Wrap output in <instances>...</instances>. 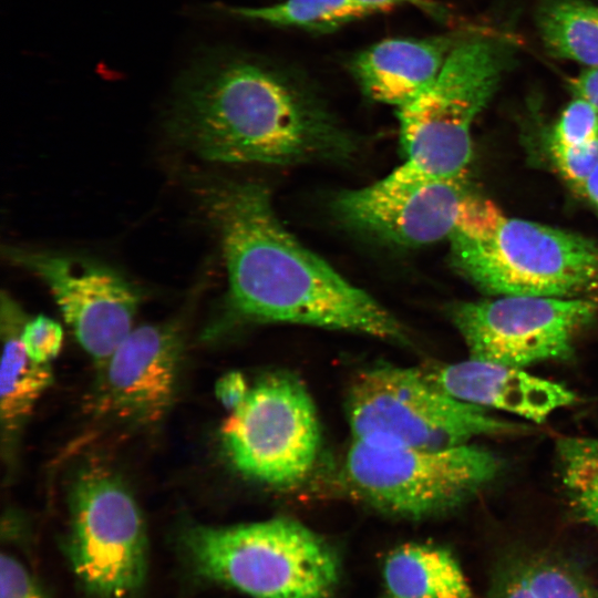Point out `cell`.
<instances>
[{
  "mask_svg": "<svg viewBox=\"0 0 598 598\" xmlns=\"http://www.w3.org/2000/svg\"><path fill=\"white\" fill-rule=\"evenodd\" d=\"M168 123L179 142L215 162L293 165L344 159L354 151V140L300 74L224 48L195 58Z\"/></svg>",
  "mask_w": 598,
  "mask_h": 598,
  "instance_id": "cell-1",
  "label": "cell"
},
{
  "mask_svg": "<svg viewBox=\"0 0 598 598\" xmlns=\"http://www.w3.org/2000/svg\"><path fill=\"white\" fill-rule=\"evenodd\" d=\"M199 196L219 235L228 305L236 315L406 342L404 327L391 312L285 228L265 186L212 184Z\"/></svg>",
  "mask_w": 598,
  "mask_h": 598,
  "instance_id": "cell-2",
  "label": "cell"
},
{
  "mask_svg": "<svg viewBox=\"0 0 598 598\" xmlns=\"http://www.w3.org/2000/svg\"><path fill=\"white\" fill-rule=\"evenodd\" d=\"M453 267L484 293L598 299V241L511 218L485 202L448 237Z\"/></svg>",
  "mask_w": 598,
  "mask_h": 598,
  "instance_id": "cell-3",
  "label": "cell"
},
{
  "mask_svg": "<svg viewBox=\"0 0 598 598\" xmlns=\"http://www.w3.org/2000/svg\"><path fill=\"white\" fill-rule=\"evenodd\" d=\"M181 542L196 575L251 598H333L340 580L334 548L287 517L194 525Z\"/></svg>",
  "mask_w": 598,
  "mask_h": 598,
  "instance_id": "cell-4",
  "label": "cell"
},
{
  "mask_svg": "<svg viewBox=\"0 0 598 598\" xmlns=\"http://www.w3.org/2000/svg\"><path fill=\"white\" fill-rule=\"evenodd\" d=\"M508 44L491 37L463 39L436 80L398 109L405 167L433 178L465 176L472 125L512 61Z\"/></svg>",
  "mask_w": 598,
  "mask_h": 598,
  "instance_id": "cell-5",
  "label": "cell"
},
{
  "mask_svg": "<svg viewBox=\"0 0 598 598\" xmlns=\"http://www.w3.org/2000/svg\"><path fill=\"white\" fill-rule=\"evenodd\" d=\"M501 470V460L476 445L424 450L353 439L342 475L350 492L370 506L422 519L463 505Z\"/></svg>",
  "mask_w": 598,
  "mask_h": 598,
  "instance_id": "cell-6",
  "label": "cell"
},
{
  "mask_svg": "<svg viewBox=\"0 0 598 598\" xmlns=\"http://www.w3.org/2000/svg\"><path fill=\"white\" fill-rule=\"evenodd\" d=\"M346 410L353 439L413 448H450L477 436L522 430L448 395L421 370L393 365L359 373L349 388Z\"/></svg>",
  "mask_w": 598,
  "mask_h": 598,
  "instance_id": "cell-7",
  "label": "cell"
},
{
  "mask_svg": "<svg viewBox=\"0 0 598 598\" xmlns=\"http://www.w3.org/2000/svg\"><path fill=\"white\" fill-rule=\"evenodd\" d=\"M68 555L82 588L93 598H133L147 571L142 513L111 471L89 467L70 496Z\"/></svg>",
  "mask_w": 598,
  "mask_h": 598,
  "instance_id": "cell-8",
  "label": "cell"
},
{
  "mask_svg": "<svg viewBox=\"0 0 598 598\" xmlns=\"http://www.w3.org/2000/svg\"><path fill=\"white\" fill-rule=\"evenodd\" d=\"M224 450L243 475L288 486L312 468L320 444L313 401L292 374L261 378L220 429Z\"/></svg>",
  "mask_w": 598,
  "mask_h": 598,
  "instance_id": "cell-9",
  "label": "cell"
},
{
  "mask_svg": "<svg viewBox=\"0 0 598 598\" xmlns=\"http://www.w3.org/2000/svg\"><path fill=\"white\" fill-rule=\"evenodd\" d=\"M597 315L595 298L501 296L451 309L470 358L520 369L568 360Z\"/></svg>",
  "mask_w": 598,
  "mask_h": 598,
  "instance_id": "cell-10",
  "label": "cell"
},
{
  "mask_svg": "<svg viewBox=\"0 0 598 598\" xmlns=\"http://www.w3.org/2000/svg\"><path fill=\"white\" fill-rule=\"evenodd\" d=\"M481 196L465 176L433 178L401 164L384 178L339 194L337 216L353 229L402 246L448 239Z\"/></svg>",
  "mask_w": 598,
  "mask_h": 598,
  "instance_id": "cell-11",
  "label": "cell"
},
{
  "mask_svg": "<svg viewBox=\"0 0 598 598\" xmlns=\"http://www.w3.org/2000/svg\"><path fill=\"white\" fill-rule=\"evenodd\" d=\"M7 256L49 286L76 340L100 365L133 329L140 297L113 269L21 248H8Z\"/></svg>",
  "mask_w": 598,
  "mask_h": 598,
  "instance_id": "cell-12",
  "label": "cell"
},
{
  "mask_svg": "<svg viewBox=\"0 0 598 598\" xmlns=\"http://www.w3.org/2000/svg\"><path fill=\"white\" fill-rule=\"evenodd\" d=\"M182 349L176 322L132 329L100 365L92 410L136 424L158 422L175 396Z\"/></svg>",
  "mask_w": 598,
  "mask_h": 598,
  "instance_id": "cell-13",
  "label": "cell"
},
{
  "mask_svg": "<svg viewBox=\"0 0 598 598\" xmlns=\"http://www.w3.org/2000/svg\"><path fill=\"white\" fill-rule=\"evenodd\" d=\"M421 371L453 398L536 423L576 401L575 393L560 383L532 375L520 368L472 358Z\"/></svg>",
  "mask_w": 598,
  "mask_h": 598,
  "instance_id": "cell-14",
  "label": "cell"
},
{
  "mask_svg": "<svg viewBox=\"0 0 598 598\" xmlns=\"http://www.w3.org/2000/svg\"><path fill=\"white\" fill-rule=\"evenodd\" d=\"M463 39L454 34L385 39L353 54L348 71L367 97L399 109L436 80Z\"/></svg>",
  "mask_w": 598,
  "mask_h": 598,
  "instance_id": "cell-15",
  "label": "cell"
},
{
  "mask_svg": "<svg viewBox=\"0 0 598 598\" xmlns=\"http://www.w3.org/2000/svg\"><path fill=\"white\" fill-rule=\"evenodd\" d=\"M25 323L19 306L4 292L1 297V425L10 442L31 414L37 401L51 385L49 363H38L25 352L21 330Z\"/></svg>",
  "mask_w": 598,
  "mask_h": 598,
  "instance_id": "cell-16",
  "label": "cell"
},
{
  "mask_svg": "<svg viewBox=\"0 0 598 598\" xmlns=\"http://www.w3.org/2000/svg\"><path fill=\"white\" fill-rule=\"evenodd\" d=\"M390 598H475L453 554L430 544H405L383 564Z\"/></svg>",
  "mask_w": 598,
  "mask_h": 598,
  "instance_id": "cell-17",
  "label": "cell"
},
{
  "mask_svg": "<svg viewBox=\"0 0 598 598\" xmlns=\"http://www.w3.org/2000/svg\"><path fill=\"white\" fill-rule=\"evenodd\" d=\"M491 598H598V588L576 566L549 556H526L497 571Z\"/></svg>",
  "mask_w": 598,
  "mask_h": 598,
  "instance_id": "cell-18",
  "label": "cell"
},
{
  "mask_svg": "<svg viewBox=\"0 0 598 598\" xmlns=\"http://www.w3.org/2000/svg\"><path fill=\"white\" fill-rule=\"evenodd\" d=\"M392 9L365 0H282L264 7H224L228 14L281 28L330 32Z\"/></svg>",
  "mask_w": 598,
  "mask_h": 598,
  "instance_id": "cell-19",
  "label": "cell"
},
{
  "mask_svg": "<svg viewBox=\"0 0 598 598\" xmlns=\"http://www.w3.org/2000/svg\"><path fill=\"white\" fill-rule=\"evenodd\" d=\"M536 21L551 55L598 66V20L592 4L581 0H543Z\"/></svg>",
  "mask_w": 598,
  "mask_h": 598,
  "instance_id": "cell-20",
  "label": "cell"
},
{
  "mask_svg": "<svg viewBox=\"0 0 598 598\" xmlns=\"http://www.w3.org/2000/svg\"><path fill=\"white\" fill-rule=\"evenodd\" d=\"M560 482L575 513L598 530V436H566L557 442Z\"/></svg>",
  "mask_w": 598,
  "mask_h": 598,
  "instance_id": "cell-21",
  "label": "cell"
},
{
  "mask_svg": "<svg viewBox=\"0 0 598 598\" xmlns=\"http://www.w3.org/2000/svg\"><path fill=\"white\" fill-rule=\"evenodd\" d=\"M598 142V111L576 99L563 111L556 123L550 146L586 147Z\"/></svg>",
  "mask_w": 598,
  "mask_h": 598,
  "instance_id": "cell-22",
  "label": "cell"
},
{
  "mask_svg": "<svg viewBox=\"0 0 598 598\" xmlns=\"http://www.w3.org/2000/svg\"><path fill=\"white\" fill-rule=\"evenodd\" d=\"M21 341L33 361L50 363L62 348L63 329L55 320L40 315L25 321L21 330Z\"/></svg>",
  "mask_w": 598,
  "mask_h": 598,
  "instance_id": "cell-23",
  "label": "cell"
},
{
  "mask_svg": "<svg viewBox=\"0 0 598 598\" xmlns=\"http://www.w3.org/2000/svg\"><path fill=\"white\" fill-rule=\"evenodd\" d=\"M550 150L560 174L579 192L598 163V142L586 147L550 146Z\"/></svg>",
  "mask_w": 598,
  "mask_h": 598,
  "instance_id": "cell-24",
  "label": "cell"
},
{
  "mask_svg": "<svg viewBox=\"0 0 598 598\" xmlns=\"http://www.w3.org/2000/svg\"><path fill=\"white\" fill-rule=\"evenodd\" d=\"M1 598H47L28 568L11 554L0 559Z\"/></svg>",
  "mask_w": 598,
  "mask_h": 598,
  "instance_id": "cell-25",
  "label": "cell"
},
{
  "mask_svg": "<svg viewBox=\"0 0 598 598\" xmlns=\"http://www.w3.org/2000/svg\"><path fill=\"white\" fill-rule=\"evenodd\" d=\"M248 384L240 372L224 374L215 385V393L220 403L233 411L239 406L249 392Z\"/></svg>",
  "mask_w": 598,
  "mask_h": 598,
  "instance_id": "cell-26",
  "label": "cell"
},
{
  "mask_svg": "<svg viewBox=\"0 0 598 598\" xmlns=\"http://www.w3.org/2000/svg\"><path fill=\"white\" fill-rule=\"evenodd\" d=\"M576 97L588 102L598 111V66L589 68L569 81Z\"/></svg>",
  "mask_w": 598,
  "mask_h": 598,
  "instance_id": "cell-27",
  "label": "cell"
},
{
  "mask_svg": "<svg viewBox=\"0 0 598 598\" xmlns=\"http://www.w3.org/2000/svg\"><path fill=\"white\" fill-rule=\"evenodd\" d=\"M365 1L382 4L392 10L395 9L396 7L413 6V7L424 10L425 12H430L434 14L439 12V9H436L435 3L432 0H365Z\"/></svg>",
  "mask_w": 598,
  "mask_h": 598,
  "instance_id": "cell-28",
  "label": "cell"
},
{
  "mask_svg": "<svg viewBox=\"0 0 598 598\" xmlns=\"http://www.w3.org/2000/svg\"><path fill=\"white\" fill-rule=\"evenodd\" d=\"M579 193L584 194L592 204L598 207V163L586 178Z\"/></svg>",
  "mask_w": 598,
  "mask_h": 598,
  "instance_id": "cell-29",
  "label": "cell"
},
{
  "mask_svg": "<svg viewBox=\"0 0 598 598\" xmlns=\"http://www.w3.org/2000/svg\"><path fill=\"white\" fill-rule=\"evenodd\" d=\"M592 13L596 17V19L598 20V7L592 6Z\"/></svg>",
  "mask_w": 598,
  "mask_h": 598,
  "instance_id": "cell-30",
  "label": "cell"
}]
</instances>
